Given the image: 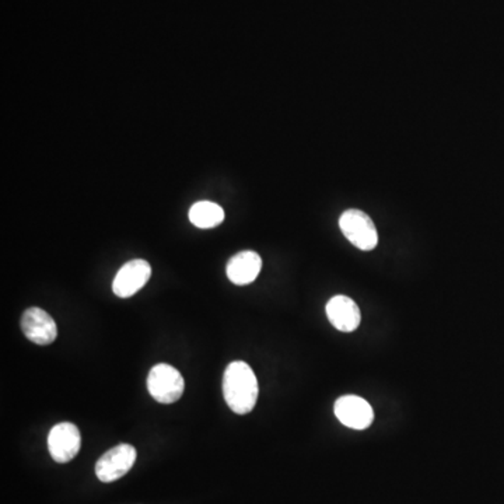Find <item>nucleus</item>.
I'll return each mask as SVG.
<instances>
[{
    "instance_id": "f257e3e1",
    "label": "nucleus",
    "mask_w": 504,
    "mask_h": 504,
    "mask_svg": "<svg viewBox=\"0 0 504 504\" xmlns=\"http://www.w3.org/2000/svg\"><path fill=\"white\" fill-rule=\"evenodd\" d=\"M258 381L246 362H232L223 376V396L227 406L237 415L251 412L258 400Z\"/></svg>"
},
{
    "instance_id": "f03ea898",
    "label": "nucleus",
    "mask_w": 504,
    "mask_h": 504,
    "mask_svg": "<svg viewBox=\"0 0 504 504\" xmlns=\"http://www.w3.org/2000/svg\"><path fill=\"white\" fill-rule=\"evenodd\" d=\"M148 390L153 400L164 405L177 402L185 390V381L183 374L170 366V364L160 363L149 371Z\"/></svg>"
},
{
    "instance_id": "7ed1b4c3",
    "label": "nucleus",
    "mask_w": 504,
    "mask_h": 504,
    "mask_svg": "<svg viewBox=\"0 0 504 504\" xmlns=\"http://www.w3.org/2000/svg\"><path fill=\"white\" fill-rule=\"evenodd\" d=\"M339 227L344 236L362 251H371L378 244V232L371 217L362 210L349 209L342 213Z\"/></svg>"
},
{
    "instance_id": "20e7f679",
    "label": "nucleus",
    "mask_w": 504,
    "mask_h": 504,
    "mask_svg": "<svg viewBox=\"0 0 504 504\" xmlns=\"http://www.w3.org/2000/svg\"><path fill=\"white\" fill-rule=\"evenodd\" d=\"M138 452L131 444L115 445L109 450L95 464V475L104 484L118 481L128 474L136 461Z\"/></svg>"
},
{
    "instance_id": "39448f33",
    "label": "nucleus",
    "mask_w": 504,
    "mask_h": 504,
    "mask_svg": "<svg viewBox=\"0 0 504 504\" xmlns=\"http://www.w3.org/2000/svg\"><path fill=\"white\" fill-rule=\"evenodd\" d=\"M82 447V435L77 426L73 423H58L48 435V450L53 461L66 464L79 454Z\"/></svg>"
},
{
    "instance_id": "423d86ee",
    "label": "nucleus",
    "mask_w": 504,
    "mask_h": 504,
    "mask_svg": "<svg viewBox=\"0 0 504 504\" xmlns=\"http://www.w3.org/2000/svg\"><path fill=\"white\" fill-rule=\"evenodd\" d=\"M334 412L337 420L349 429H367L374 420V411L370 403L357 395L341 396L335 402Z\"/></svg>"
},
{
    "instance_id": "0eeeda50",
    "label": "nucleus",
    "mask_w": 504,
    "mask_h": 504,
    "mask_svg": "<svg viewBox=\"0 0 504 504\" xmlns=\"http://www.w3.org/2000/svg\"><path fill=\"white\" fill-rule=\"evenodd\" d=\"M151 276V266L144 259H134L125 264L112 282V292L119 298H129L148 283Z\"/></svg>"
},
{
    "instance_id": "6e6552de",
    "label": "nucleus",
    "mask_w": 504,
    "mask_h": 504,
    "mask_svg": "<svg viewBox=\"0 0 504 504\" xmlns=\"http://www.w3.org/2000/svg\"><path fill=\"white\" fill-rule=\"evenodd\" d=\"M21 331L28 341L46 346L53 344L58 337V327L53 318L43 308L31 307L24 312L20 320Z\"/></svg>"
},
{
    "instance_id": "1a4fd4ad",
    "label": "nucleus",
    "mask_w": 504,
    "mask_h": 504,
    "mask_svg": "<svg viewBox=\"0 0 504 504\" xmlns=\"http://www.w3.org/2000/svg\"><path fill=\"white\" fill-rule=\"evenodd\" d=\"M327 317L337 331H356L362 321L361 310L347 296H335L327 305Z\"/></svg>"
},
{
    "instance_id": "9d476101",
    "label": "nucleus",
    "mask_w": 504,
    "mask_h": 504,
    "mask_svg": "<svg viewBox=\"0 0 504 504\" xmlns=\"http://www.w3.org/2000/svg\"><path fill=\"white\" fill-rule=\"evenodd\" d=\"M261 268L263 259L256 251H241L227 263V278L237 286L249 285L258 278Z\"/></svg>"
},
{
    "instance_id": "9b49d317",
    "label": "nucleus",
    "mask_w": 504,
    "mask_h": 504,
    "mask_svg": "<svg viewBox=\"0 0 504 504\" xmlns=\"http://www.w3.org/2000/svg\"><path fill=\"white\" fill-rule=\"evenodd\" d=\"M190 220L199 229H213L224 220V210L217 203L200 200L191 207Z\"/></svg>"
}]
</instances>
